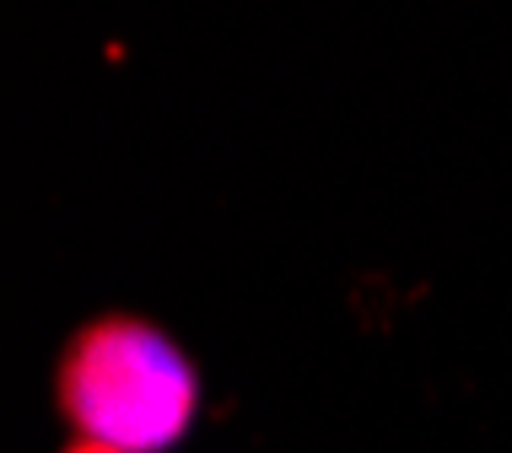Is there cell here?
Returning a JSON list of instances; mask_svg holds the SVG:
<instances>
[{
    "instance_id": "obj_1",
    "label": "cell",
    "mask_w": 512,
    "mask_h": 453,
    "mask_svg": "<svg viewBox=\"0 0 512 453\" xmlns=\"http://www.w3.org/2000/svg\"><path fill=\"white\" fill-rule=\"evenodd\" d=\"M60 410L76 443L114 453H162L189 432L200 410V378L162 329L141 319L87 324L60 362Z\"/></svg>"
},
{
    "instance_id": "obj_2",
    "label": "cell",
    "mask_w": 512,
    "mask_h": 453,
    "mask_svg": "<svg viewBox=\"0 0 512 453\" xmlns=\"http://www.w3.org/2000/svg\"><path fill=\"white\" fill-rule=\"evenodd\" d=\"M65 453H114V448H98V443H71Z\"/></svg>"
}]
</instances>
